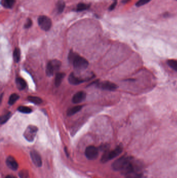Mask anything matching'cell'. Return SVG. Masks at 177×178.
<instances>
[{"instance_id":"obj_1","label":"cell","mask_w":177,"mask_h":178,"mask_svg":"<svg viewBox=\"0 0 177 178\" xmlns=\"http://www.w3.org/2000/svg\"><path fill=\"white\" fill-rule=\"evenodd\" d=\"M68 60L72 63L74 68L77 70H84L87 67L89 63L85 58L81 57L73 51H70L68 56Z\"/></svg>"},{"instance_id":"obj_2","label":"cell","mask_w":177,"mask_h":178,"mask_svg":"<svg viewBox=\"0 0 177 178\" xmlns=\"http://www.w3.org/2000/svg\"><path fill=\"white\" fill-rule=\"evenodd\" d=\"M122 147L121 145L118 146L113 151H107L105 152L104 154L102 156L101 161L102 163H106L119 155L122 152Z\"/></svg>"},{"instance_id":"obj_3","label":"cell","mask_w":177,"mask_h":178,"mask_svg":"<svg viewBox=\"0 0 177 178\" xmlns=\"http://www.w3.org/2000/svg\"><path fill=\"white\" fill-rule=\"evenodd\" d=\"M132 158L127 156H123L115 161L112 164V168L115 171H122L125 166Z\"/></svg>"},{"instance_id":"obj_4","label":"cell","mask_w":177,"mask_h":178,"mask_svg":"<svg viewBox=\"0 0 177 178\" xmlns=\"http://www.w3.org/2000/svg\"><path fill=\"white\" fill-rule=\"evenodd\" d=\"M60 66H61V62L60 61L56 60H50L48 63V65L46 66V75L49 77L52 76L55 71H57L59 69Z\"/></svg>"},{"instance_id":"obj_5","label":"cell","mask_w":177,"mask_h":178,"mask_svg":"<svg viewBox=\"0 0 177 178\" xmlns=\"http://www.w3.org/2000/svg\"><path fill=\"white\" fill-rule=\"evenodd\" d=\"M38 21L39 25L42 29L44 31L50 30L52 26V22L48 17L45 15L40 16L38 18Z\"/></svg>"},{"instance_id":"obj_6","label":"cell","mask_w":177,"mask_h":178,"mask_svg":"<svg viewBox=\"0 0 177 178\" xmlns=\"http://www.w3.org/2000/svg\"><path fill=\"white\" fill-rule=\"evenodd\" d=\"M38 131V128L35 125H29L25 129L23 136L28 141L32 142L37 135Z\"/></svg>"},{"instance_id":"obj_7","label":"cell","mask_w":177,"mask_h":178,"mask_svg":"<svg viewBox=\"0 0 177 178\" xmlns=\"http://www.w3.org/2000/svg\"><path fill=\"white\" fill-rule=\"evenodd\" d=\"M99 150L94 146H89L85 150V155L90 160H94L97 158Z\"/></svg>"},{"instance_id":"obj_8","label":"cell","mask_w":177,"mask_h":178,"mask_svg":"<svg viewBox=\"0 0 177 178\" xmlns=\"http://www.w3.org/2000/svg\"><path fill=\"white\" fill-rule=\"evenodd\" d=\"M96 86L98 88L102 89L105 90L114 91L117 88L116 84L109 81H103L97 83Z\"/></svg>"},{"instance_id":"obj_9","label":"cell","mask_w":177,"mask_h":178,"mask_svg":"<svg viewBox=\"0 0 177 178\" xmlns=\"http://www.w3.org/2000/svg\"><path fill=\"white\" fill-rule=\"evenodd\" d=\"M30 156L33 163L37 167H40L42 165V158L39 153L35 150H32L30 152Z\"/></svg>"},{"instance_id":"obj_10","label":"cell","mask_w":177,"mask_h":178,"mask_svg":"<svg viewBox=\"0 0 177 178\" xmlns=\"http://www.w3.org/2000/svg\"><path fill=\"white\" fill-rule=\"evenodd\" d=\"M86 94L84 91H80L74 95L72 98V102L74 104L81 103L85 100Z\"/></svg>"},{"instance_id":"obj_11","label":"cell","mask_w":177,"mask_h":178,"mask_svg":"<svg viewBox=\"0 0 177 178\" xmlns=\"http://www.w3.org/2000/svg\"><path fill=\"white\" fill-rule=\"evenodd\" d=\"M6 163L8 167L13 170H17L18 168V163L13 156H8L6 159Z\"/></svg>"},{"instance_id":"obj_12","label":"cell","mask_w":177,"mask_h":178,"mask_svg":"<svg viewBox=\"0 0 177 178\" xmlns=\"http://www.w3.org/2000/svg\"><path fill=\"white\" fill-rule=\"evenodd\" d=\"M69 82L70 84H72V85H78L82 83L85 82V80L81 78L77 77L76 76H75V75L73 73H71L69 76Z\"/></svg>"},{"instance_id":"obj_13","label":"cell","mask_w":177,"mask_h":178,"mask_svg":"<svg viewBox=\"0 0 177 178\" xmlns=\"http://www.w3.org/2000/svg\"><path fill=\"white\" fill-rule=\"evenodd\" d=\"M16 86L19 90H24L27 87V83L24 79L20 77H17L16 79Z\"/></svg>"},{"instance_id":"obj_14","label":"cell","mask_w":177,"mask_h":178,"mask_svg":"<svg viewBox=\"0 0 177 178\" xmlns=\"http://www.w3.org/2000/svg\"><path fill=\"white\" fill-rule=\"evenodd\" d=\"M65 73H57L56 74L55 79V84L56 87H59L60 85L63 78H65Z\"/></svg>"},{"instance_id":"obj_15","label":"cell","mask_w":177,"mask_h":178,"mask_svg":"<svg viewBox=\"0 0 177 178\" xmlns=\"http://www.w3.org/2000/svg\"><path fill=\"white\" fill-rule=\"evenodd\" d=\"M82 108V106L81 105L76 106H74V107H73L72 108H70L69 110H67V116H72L73 115H74L76 113H78L79 112H80V110H81Z\"/></svg>"},{"instance_id":"obj_16","label":"cell","mask_w":177,"mask_h":178,"mask_svg":"<svg viewBox=\"0 0 177 178\" xmlns=\"http://www.w3.org/2000/svg\"><path fill=\"white\" fill-rule=\"evenodd\" d=\"M28 100L31 103H34L37 105H39L42 103V100L38 96H29L28 97Z\"/></svg>"},{"instance_id":"obj_17","label":"cell","mask_w":177,"mask_h":178,"mask_svg":"<svg viewBox=\"0 0 177 178\" xmlns=\"http://www.w3.org/2000/svg\"><path fill=\"white\" fill-rule=\"evenodd\" d=\"M65 3L64 2V1L63 0L58 1L56 4V8H57L58 13H63V11L65 10Z\"/></svg>"},{"instance_id":"obj_18","label":"cell","mask_w":177,"mask_h":178,"mask_svg":"<svg viewBox=\"0 0 177 178\" xmlns=\"http://www.w3.org/2000/svg\"><path fill=\"white\" fill-rule=\"evenodd\" d=\"M15 0H2L1 3L4 7L8 8H12L15 4Z\"/></svg>"},{"instance_id":"obj_19","label":"cell","mask_w":177,"mask_h":178,"mask_svg":"<svg viewBox=\"0 0 177 178\" xmlns=\"http://www.w3.org/2000/svg\"><path fill=\"white\" fill-rule=\"evenodd\" d=\"M13 57L15 62L18 63L20 61V51L18 48H16L13 53Z\"/></svg>"},{"instance_id":"obj_20","label":"cell","mask_w":177,"mask_h":178,"mask_svg":"<svg viewBox=\"0 0 177 178\" xmlns=\"http://www.w3.org/2000/svg\"><path fill=\"white\" fill-rule=\"evenodd\" d=\"M19 98V96L16 93H14L10 96L8 100V104L10 105H12Z\"/></svg>"},{"instance_id":"obj_21","label":"cell","mask_w":177,"mask_h":178,"mask_svg":"<svg viewBox=\"0 0 177 178\" xmlns=\"http://www.w3.org/2000/svg\"><path fill=\"white\" fill-rule=\"evenodd\" d=\"M10 116H11V113L10 112H8V113L2 116L1 117V119H0L1 124L3 125V124L6 123L8 121V119L10 118Z\"/></svg>"},{"instance_id":"obj_22","label":"cell","mask_w":177,"mask_h":178,"mask_svg":"<svg viewBox=\"0 0 177 178\" xmlns=\"http://www.w3.org/2000/svg\"><path fill=\"white\" fill-rule=\"evenodd\" d=\"M167 64L170 68L177 71V60H167Z\"/></svg>"},{"instance_id":"obj_23","label":"cell","mask_w":177,"mask_h":178,"mask_svg":"<svg viewBox=\"0 0 177 178\" xmlns=\"http://www.w3.org/2000/svg\"><path fill=\"white\" fill-rule=\"evenodd\" d=\"M18 110L21 113H24V114H30L32 113V110L31 108L26 107V106H20L18 108Z\"/></svg>"},{"instance_id":"obj_24","label":"cell","mask_w":177,"mask_h":178,"mask_svg":"<svg viewBox=\"0 0 177 178\" xmlns=\"http://www.w3.org/2000/svg\"><path fill=\"white\" fill-rule=\"evenodd\" d=\"M89 5L86 4L85 3H79L77 6V8H76V10L77 12H82L83 10H86L88 9L89 8Z\"/></svg>"},{"instance_id":"obj_25","label":"cell","mask_w":177,"mask_h":178,"mask_svg":"<svg viewBox=\"0 0 177 178\" xmlns=\"http://www.w3.org/2000/svg\"><path fill=\"white\" fill-rule=\"evenodd\" d=\"M151 1V0H139L136 3V5L137 7H140V6H142V5H145L146 4L150 2Z\"/></svg>"},{"instance_id":"obj_26","label":"cell","mask_w":177,"mask_h":178,"mask_svg":"<svg viewBox=\"0 0 177 178\" xmlns=\"http://www.w3.org/2000/svg\"><path fill=\"white\" fill-rule=\"evenodd\" d=\"M32 25V21L30 18H28L27 20V22L25 25V28L26 29H28L31 27Z\"/></svg>"},{"instance_id":"obj_27","label":"cell","mask_w":177,"mask_h":178,"mask_svg":"<svg viewBox=\"0 0 177 178\" xmlns=\"http://www.w3.org/2000/svg\"><path fill=\"white\" fill-rule=\"evenodd\" d=\"M116 4H117V2L116 1H115L113 3L112 5H111L110 7H109V10H112L114 9L115 7H116Z\"/></svg>"},{"instance_id":"obj_28","label":"cell","mask_w":177,"mask_h":178,"mask_svg":"<svg viewBox=\"0 0 177 178\" xmlns=\"http://www.w3.org/2000/svg\"><path fill=\"white\" fill-rule=\"evenodd\" d=\"M5 178H16L14 176H12V175H8L6 176Z\"/></svg>"},{"instance_id":"obj_29","label":"cell","mask_w":177,"mask_h":178,"mask_svg":"<svg viewBox=\"0 0 177 178\" xmlns=\"http://www.w3.org/2000/svg\"><path fill=\"white\" fill-rule=\"evenodd\" d=\"M129 1L130 0H123L122 3H124V4H126V3L128 2H129Z\"/></svg>"}]
</instances>
